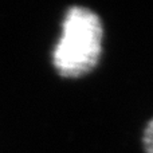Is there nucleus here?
I'll return each instance as SVG.
<instances>
[{"mask_svg": "<svg viewBox=\"0 0 153 153\" xmlns=\"http://www.w3.org/2000/svg\"><path fill=\"white\" fill-rule=\"evenodd\" d=\"M102 36V22L94 11L79 5L70 7L53 54V63L59 75L79 78L91 73L101 58Z\"/></svg>", "mask_w": 153, "mask_h": 153, "instance_id": "f257e3e1", "label": "nucleus"}, {"mask_svg": "<svg viewBox=\"0 0 153 153\" xmlns=\"http://www.w3.org/2000/svg\"><path fill=\"white\" fill-rule=\"evenodd\" d=\"M143 143H144L145 152L146 153H153V118L145 126L144 136H143Z\"/></svg>", "mask_w": 153, "mask_h": 153, "instance_id": "f03ea898", "label": "nucleus"}]
</instances>
